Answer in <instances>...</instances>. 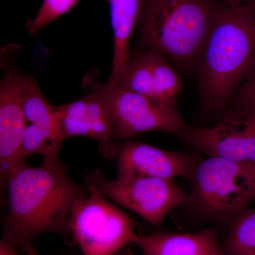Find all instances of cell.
Here are the masks:
<instances>
[{
	"mask_svg": "<svg viewBox=\"0 0 255 255\" xmlns=\"http://www.w3.org/2000/svg\"><path fill=\"white\" fill-rule=\"evenodd\" d=\"M255 64V9L242 4L226 8L198 65L203 107L223 113Z\"/></svg>",
	"mask_w": 255,
	"mask_h": 255,
	"instance_id": "2",
	"label": "cell"
},
{
	"mask_svg": "<svg viewBox=\"0 0 255 255\" xmlns=\"http://www.w3.org/2000/svg\"><path fill=\"white\" fill-rule=\"evenodd\" d=\"M0 255H18L16 246L6 240L1 239L0 242Z\"/></svg>",
	"mask_w": 255,
	"mask_h": 255,
	"instance_id": "18",
	"label": "cell"
},
{
	"mask_svg": "<svg viewBox=\"0 0 255 255\" xmlns=\"http://www.w3.org/2000/svg\"><path fill=\"white\" fill-rule=\"evenodd\" d=\"M114 255H135V253H133L131 251V250L129 249L128 247H126V248H123V249L121 250V251H119L118 253H116ZM141 255H145L143 254H142Z\"/></svg>",
	"mask_w": 255,
	"mask_h": 255,
	"instance_id": "19",
	"label": "cell"
},
{
	"mask_svg": "<svg viewBox=\"0 0 255 255\" xmlns=\"http://www.w3.org/2000/svg\"><path fill=\"white\" fill-rule=\"evenodd\" d=\"M3 189L6 212L1 221L2 239L26 253L43 233L71 237L70 213L87 185L70 179L63 164L43 162L38 167L23 164L8 177Z\"/></svg>",
	"mask_w": 255,
	"mask_h": 255,
	"instance_id": "1",
	"label": "cell"
},
{
	"mask_svg": "<svg viewBox=\"0 0 255 255\" xmlns=\"http://www.w3.org/2000/svg\"><path fill=\"white\" fill-rule=\"evenodd\" d=\"M132 244L145 255H225L216 233L211 229L194 233L137 234Z\"/></svg>",
	"mask_w": 255,
	"mask_h": 255,
	"instance_id": "12",
	"label": "cell"
},
{
	"mask_svg": "<svg viewBox=\"0 0 255 255\" xmlns=\"http://www.w3.org/2000/svg\"><path fill=\"white\" fill-rule=\"evenodd\" d=\"M118 86L156 100L150 50H142L130 60Z\"/></svg>",
	"mask_w": 255,
	"mask_h": 255,
	"instance_id": "15",
	"label": "cell"
},
{
	"mask_svg": "<svg viewBox=\"0 0 255 255\" xmlns=\"http://www.w3.org/2000/svg\"><path fill=\"white\" fill-rule=\"evenodd\" d=\"M79 0H43L36 16L28 19L26 27L31 34H36L57 18L67 14Z\"/></svg>",
	"mask_w": 255,
	"mask_h": 255,
	"instance_id": "16",
	"label": "cell"
},
{
	"mask_svg": "<svg viewBox=\"0 0 255 255\" xmlns=\"http://www.w3.org/2000/svg\"><path fill=\"white\" fill-rule=\"evenodd\" d=\"M14 62L4 65V73L0 82L1 187L12 172L26 163L21 155L26 127L22 106V76Z\"/></svg>",
	"mask_w": 255,
	"mask_h": 255,
	"instance_id": "9",
	"label": "cell"
},
{
	"mask_svg": "<svg viewBox=\"0 0 255 255\" xmlns=\"http://www.w3.org/2000/svg\"><path fill=\"white\" fill-rule=\"evenodd\" d=\"M117 159L118 180L138 177L189 179L200 160L187 152L164 150L132 140L119 146Z\"/></svg>",
	"mask_w": 255,
	"mask_h": 255,
	"instance_id": "11",
	"label": "cell"
},
{
	"mask_svg": "<svg viewBox=\"0 0 255 255\" xmlns=\"http://www.w3.org/2000/svg\"><path fill=\"white\" fill-rule=\"evenodd\" d=\"M224 9L211 0H142L139 39L183 70L194 68Z\"/></svg>",
	"mask_w": 255,
	"mask_h": 255,
	"instance_id": "3",
	"label": "cell"
},
{
	"mask_svg": "<svg viewBox=\"0 0 255 255\" xmlns=\"http://www.w3.org/2000/svg\"><path fill=\"white\" fill-rule=\"evenodd\" d=\"M229 6H236L243 4V0H223Z\"/></svg>",
	"mask_w": 255,
	"mask_h": 255,
	"instance_id": "20",
	"label": "cell"
},
{
	"mask_svg": "<svg viewBox=\"0 0 255 255\" xmlns=\"http://www.w3.org/2000/svg\"><path fill=\"white\" fill-rule=\"evenodd\" d=\"M232 102L255 106V64L246 80L235 92Z\"/></svg>",
	"mask_w": 255,
	"mask_h": 255,
	"instance_id": "17",
	"label": "cell"
},
{
	"mask_svg": "<svg viewBox=\"0 0 255 255\" xmlns=\"http://www.w3.org/2000/svg\"><path fill=\"white\" fill-rule=\"evenodd\" d=\"M74 204L69 230L82 255H114L132 244L137 223L93 184Z\"/></svg>",
	"mask_w": 255,
	"mask_h": 255,
	"instance_id": "5",
	"label": "cell"
},
{
	"mask_svg": "<svg viewBox=\"0 0 255 255\" xmlns=\"http://www.w3.org/2000/svg\"><path fill=\"white\" fill-rule=\"evenodd\" d=\"M189 179L187 202L216 219H233L255 200V163L208 157Z\"/></svg>",
	"mask_w": 255,
	"mask_h": 255,
	"instance_id": "4",
	"label": "cell"
},
{
	"mask_svg": "<svg viewBox=\"0 0 255 255\" xmlns=\"http://www.w3.org/2000/svg\"><path fill=\"white\" fill-rule=\"evenodd\" d=\"M92 91L107 102L114 123L116 140H130L142 132L162 131L177 135L187 128L177 107L119 86L93 84Z\"/></svg>",
	"mask_w": 255,
	"mask_h": 255,
	"instance_id": "6",
	"label": "cell"
},
{
	"mask_svg": "<svg viewBox=\"0 0 255 255\" xmlns=\"http://www.w3.org/2000/svg\"><path fill=\"white\" fill-rule=\"evenodd\" d=\"M222 249L225 255H255V208L233 218Z\"/></svg>",
	"mask_w": 255,
	"mask_h": 255,
	"instance_id": "14",
	"label": "cell"
},
{
	"mask_svg": "<svg viewBox=\"0 0 255 255\" xmlns=\"http://www.w3.org/2000/svg\"><path fill=\"white\" fill-rule=\"evenodd\" d=\"M150 50L153 75L155 99L172 107H176L178 97L182 90V79L164 55Z\"/></svg>",
	"mask_w": 255,
	"mask_h": 255,
	"instance_id": "13",
	"label": "cell"
},
{
	"mask_svg": "<svg viewBox=\"0 0 255 255\" xmlns=\"http://www.w3.org/2000/svg\"><path fill=\"white\" fill-rule=\"evenodd\" d=\"M211 127H188L176 135L208 157L255 163V106L233 103Z\"/></svg>",
	"mask_w": 255,
	"mask_h": 255,
	"instance_id": "8",
	"label": "cell"
},
{
	"mask_svg": "<svg viewBox=\"0 0 255 255\" xmlns=\"http://www.w3.org/2000/svg\"><path fill=\"white\" fill-rule=\"evenodd\" d=\"M248 4H250L252 6H253V7L255 9V0H250L249 2H248Z\"/></svg>",
	"mask_w": 255,
	"mask_h": 255,
	"instance_id": "22",
	"label": "cell"
},
{
	"mask_svg": "<svg viewBox=\"0 0 255 255\" xmlns=\"http://www.w3.org/2000/svg\"><path fill=\"white\" fill-rule=\"evenodd\" d=\"M85 182L93 184L115 204L155 227H160L171 211L188 201L187 193L168 179L138 177L111 181L95 169L87 174Z\"/></svg>",
	"mask_w": 255,
	"mask_h": 255,
	"instance_id": "7",
	"label": "cell"
},
{
	"mask_svg": "<svg viewBox=\"0 0 255 255\" xmlns=\"http://www.w3.org/2000/svg\"><path fill=\"white\" fill-rule=\"evenodd\" d=\"M64 140L85 136L98 143L105 159L117 158L119 146L114 137V123L110 106L105 99L92 92L76 101L56 107Z\"/></svg>",
	"mask_w": 255,
	"mask_h": 255,
	"instance_id": "10",
	"label": "cell"
},
{
	"mask_svg": "<svg viewBox=\"0 0 255 255\" xmlns=\"http://www.w3.org/2000/svg\"><path fill=\"white\" fill-rule=\"evenodd\" d=\"M26 254L27 255H41L37 253V251L33 246H32L31 248H30L26 252Z\"/></svg>",
	"mask_w": 255,
	"mask_h": 255,
	"instance_id": "21",
	"label": "cell"
}]
</instances>
